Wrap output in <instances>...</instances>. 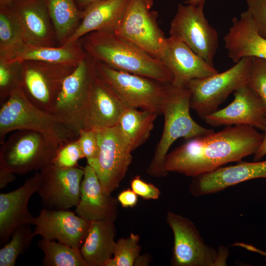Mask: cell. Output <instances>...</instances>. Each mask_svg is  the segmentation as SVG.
I'll use <instances>...</instances> for the list:
<instances>
[{
	"instance_id": "cell-39",
	"label": "cell",
	"mask_w": 266,
	"mask_h": 266,
	"mask_svg": "<svg viewBox=\"0 0 266 266\" xmlns=\"http://www.w3.org/2000/svg\"><path fill=\"white\" fill-rule=\"evenodd\" d=\"M117 199L123 207L132 208L137 204L138 196L131 188H128L121 192Z\"/></svg>"
},
{
	"instance_id": "cell-37",
	"label": "cell",
	"mask_w": 266,
	"mask_h": 266,
	"mask_svg": "<svg viewBox=\"0 0 266 266\" xmlns=\"http://www.w3.org/2000/svg\"><path fill=\"white\" fill-rule=\"evenodd\" d=\"M259 33L266 38V0H245Z\"/></svg>"
},
{
	"instance_id": "cell-9",
	"label": "cell",
	"mask_w": 266,
	"mask_h": 266,
	"mask_svg": "<svg viewBox=\"0 0 266 266\" xmlns=\"http://www.w3.org/2000/svg\"><path fill=\"white\" fill-rule=\"evenodd\" d=\"M96 63L95 59L87 54L64 79L50 111L78 133L83 129Z\"/></svg>"
},
{
	"instance_id": "cell-44",
	"label": "cell",
	"mask_w": 266,
	"mask_h": 266,
	"mask_svg": "<svg viewBox=\"0 0 266 266\" xmlns=\"http://www.w3.org/2000/svg\"><path fill=\"white\" fill-rule=\"evenodd\" d=\"M205 1V0H186L184 1V3L194 5L204 6Z\"/></svg>"
},
{
	"instance_id": "cell-41",
	"label": "cell",
	"mask_w": 266,
	"mask_h": 266,
	"mask_svg": "<svg viewBox=\"0 0 266 266\" xmlns=\"http://www.w3.org/2000/svg\"><path fill=\"white\" fill-rule=\"evenodd\" d=\"M264 137L261 144L254 154V160L258 161L266 155V125L264 130Z\"/></svg>"
},
{
	"instance_id": "cell-43",
	"label": "cell",
	"mask_w": 266,
	"mask_h": 266,
	"mask_svg": "<svg viewBox=\"0 0 266 266\" xmlns=\"http://www.w3.org/2000/svg\"><path fill=\"white\" fill-rule=\"evenodd\" d=\"M78 7L84 10L90 5L102 0H75Z\"/></svg>"
},
{
	"instance_id": "cell-11",
	"label": "cell",
	"mask_w": 266,
	"mask_h": 266,
	"mask_svg": "<svg viewBox=\"0 0 266 266\" xmlns=\"http://www.w3.org/2000/svg\"><path fill=\"white\" fill-rule=\"evenodd\" d=\"M153 0H130L115 33L160 60L167 38L159 27Z\"/></svg>"
},
{
	"instance_id": "cell-1",
	"label": "cell",
	"mask_w": 266,
	"mask_h": 266,
	"mask_svg": "<svg viewBox=\"0 0 266 266\" xmlns=\"http://www.w3.org/2000/svg\"><path fill=\"white\" fill-rule=\"evenodd\" d=\"M263 137L264 133L251 126H226L218 132L188 140L168 153L164 167L167 172L189 177L208 173L254 154Z\"/></svg>"
},
{
	"instance_id": "cell-26",
	"label": "cell",
	"mask_w": 266,
	"mask_h": 266,
	"mask_svg": "<svg viewBox=\"0 0 266 266\" xmlns=\"http://www.w3.org/2000/svg\"><path fill=\"white\" fill-rule=\"evenodd\" d=\"M87 55L79 40L57 46L26 45L9 61H39L76 66Z\"/></svg>"
},
{
	"instance_id": "cell-30",
	"label": "cell",
	"mask_w": 266,
	"mask_h": 266,
	"mask_svg": "<svg viewBox=\"0 0 266 266\" xmlns=\"http://www.w3.org/2000/svg\"><path fill=\"white\" fill-rule=\"evenodd\" d=\"M44 256L41 264L45 266H88L80 249L55 240L42 238L37 243Z\"/></svg>"
},
{
	"instance_id": "cell-32",
	"label": "cell",
	"mask_w": 266,
	"mask_h": 266,
	"mask_svg": "<svg viewBox=\"0 0 266 266\" xmlns=\"http://www.w3.org/2000/svg\"><path fill=\"white\" fill-rule=\"evenodd\" d=\"M139 240L140 236L134 233L118 239L107 266H133L141 249Z\"/></svg>"
},
{
	"instance_id": "cell-18",
	"label": "cell",
	"mask_w": 266,
	"mask_h": 266,
	"mask_svg": "<svg viewBox=\"0 0 266 266\" xmlns=\"http://www.w3.org/2000/svg\"><path fill=\"white\" fill-rule=\"evenodd\" d=\"M27 45L58 46L45 0H17L9 4Z\"/></svg>"
},
{
	"instance_id": "cell-3",
	"label": "cell",
	"mask_w": 266,
	"mask_h": 266,
	"mask_svg": "<svg viewBox=\"0 0 266 266\" xmlns=\"http://www.w3.org/2000/svg\"><path fill=\"white\" fill-rule=\"evenodd\" d=\"M190 101L191 93L187 86L169 83L162 110L164 116L163 131L147 168L149 175L157 178L167 175L164 161L171 145L177 139L189 140L214 131L201 126L192 118Z\"/></svg>"
},
{
	"instance_id": "cell-33",
	"label": "cell",
	"mask_w": 266,
	"mask_h": 266,
	"mask_svg": "<svg viewBox=\"0 0 266 266\" xmlns=\"http://www.w3.org/2000/svg\"><path fill=\"white\" fill-rule=\"evenodd\" d=\"M22 87L21 63L0 61V102H5L13 92Z\"/></svg>"
},
{
	"instance_id": "cell-7",
	"label": "cell",
	"mask_w": 266,
	"mask_h": 266,
	"mask_svg": "<svg viewBox=\"0 0 266 266\" xmlns=\"http://www.w3.org/2000/svg\"><path fill=\"white\" fill-rule=\"evenodd\" d=\"M58 147L38 132L16 130L1 144L0 166L21 175L40 171L53 164Z\"/></svg>"
},
{
	"instance_id": "cell-15",
	"label": "cell",
	"mask_w": 266,
	"mask_h": 266,
	"mask_svg": "<svg viewBox=\"0 0 266 266\" xmlns=\"http://www.w3.org/2000/svg\"><path fill=\"white\" fill-rule=\"evenodd\" d=\"M233 100L227 106L206 116V124L214 127L247 125L264 131L266 105L259 96L246 84L233 93Z\"/></svg>"
},
{
	"instance_id": "cell-29",
	"label": "cell",
	"mask_w": 266,
	"mask_h": 266,
	"mask_svg": "<svg viewBox=\"0 0 266 266\" xmlns=\"http://www.w3.org/2000/svg\"><path fill=\"white\" fill-rule=\"evenodd\" d=\"M27 45L9 4H0V61H9Z\"/></svg>"
},
{
	"instance_id": "cell-28",
	"label": "cell",
	"mask_w": 266,
	"mask_h": 266,
	"mask_svg": "<svg viewBox=\"0 0 266 266\" xmlns=\"http://www.w3.org/2000/svg\"><path fill=\"white\" fill-rule=\"evenodd\" d=\"M158 114L144 110L127 108L117 124L134 150L149 138Z\"/></svg>"
},
{
	"instance_id": "cell-42",
	"label": "cell",
	"mask_w": 266,
	"mask_h": 266,
	"mask_svg": "<svg viewBox=\"0 0 266 266\" xmlns=\"http://www.w3.org/2000/svg\"><path fill=\"white\" fill-rule=\"evenodd\" d=\"M151 261L150 256L148 254L139 255L136 259L134 266H148Z\"/></svg>"
},
{
	"instance_id": "cell-25",
	"label": "cell",
	"mask_w": 266,
	"mask_h": 266,
	"mask_svg": "<svg viewBox=\"0 0 266 266\" xmlns=\"http://www.w3.org/2000/svg\"><path fill=\"white\" fill-rule=\"evenodd\" d=\"M116 233L114 222H91L87 234L80 248L88 266H107L113 257Z\"/></svg>"
},
{
	"instance_id": "cell-5",
	"label": "cell",
	"mask_w": 266,
	"mask_h": 266,
	"mask_svg": "<svg viewBox=\"0 0 266 266\" xmlns=\"http://www.w3.org/2000/svg\"><path fill=\"white\" fill-rule=\"evenodd\" d=\"M166 220L172 231V266H224L227 265L230 252L220 246L207 244L194 223L189 218L168 211Z\"/></svg>"
},
{
	"instance_id": "cell-45",
	"label": "cell",
	"mask_w": 266,
	"mask_h": 266,
	"mask_svg": "<svg viewBox=\"0 0 266 266\" xmlns=\"http://www.w3.org/2000/svg\"><path fill=\"white\" fill-rule=\"evenodd\" d=\"M17 0H0V4H9Z\"/></svg>"
},
{
	"instance_id": "cell-35",
	"label": "cell",
	"mask_w": 266,
	"mask_h": 266,
	"mask_svg": "<svg viewBox=\"0 0 266 266\" xmlns=\"http://www.w3.org/2000/svg\"><path fill=\"white\" fill-rule=\"evenodd\" d=\"M248 86L266 105V60L251 58Z\"/></svg>"
},
{
	"instance_id": "cell-20",
	"label": "cell",
	"mask_w": 266,
	"mask_h": 266,
	"mask_svg": "<svg viewBox=\"0 0 266 266\" xmlns=\"http://www.w3.org/2000/svg\"><path fill=\"white\" fill-rule=\"evenodd\" d=\"M40 175L35 172L17 189L0 194V243L7 242L14 230L21 225H33L34 217L28 209L30 199L37 193Z\"/></svg>"
},
{
	"instance_id": "cell-34",
	"label": "cell",
	"mask_w": 266,
	"mask_h": 266,
	"mask_svg": "<svg viewBox=\"0 0 266 266\" xmlns=\"http://www.w3.org/2000/svg\"><path fill=\"white\" fill-rule=\"evenodd\" d=\"M84 158L76 139L58 147L52 165L65 168L76 167L78 166V161Z\"/></svg>"
},
{
	"instance_id": "cell-21",
	"label": "cell",
	"mask_w": 266,
	"mask_h": 266,
	"mask_svg": "<svg viewBox=\"0 0 266 266\" xmlns=\"http://www.w3.org/2000/svg\"><path fill=\"white\" fill-rule=\"evenodd\" d=\"M172 76L171 83L186 86L191 80L213 75L218 71L184 42L169 36L160 59Z\"/></svg>"
},
{
	"instance_id": "cell-36",
	"label": "cell",
	"mask_w": 266,
	"mask_h": 266,
	"mask_svg": "<svg viewBox=\"0 0 266 266\" xmlns=\"http://www.w3.org/2000/svg\"><path fill=\"white\" fill-rule=\"evenodd\" d=\"M77 141L87 161L91 165L97 159L99 152V144L96 130H80L77 138Z\"/></svg>"
},
{
	"instance_id": "cell-4",
	"label": "cell",
	"mask_w": 266,
	"mask_h": 266,
	"mask_svg": "<svg viewBox=\"0 0 266 266\" xmlns=\"http://www.w3.org/2000/svg\"><path fill=\"white\" fill-rule=\"evenodd\" d=\"M19 130L38 132L58 147L77 139L79 135L56 115L32 103L22 87L13 92L0 104V144L8 133Z\"/></svg>"
},
{
	"instance_id": "cell-14",
	"label": "cell",
	"mask_w": 266,
	"mask_h": 266,
	"mask_svg": "<svg viewBox=\"0 0 266 266\" xmlns=\"http://www.w3.org/2000/svg\"><path fill=\"white\" fill-rule=\"evenodd\" d=\"M37 193L45 208L68 210L80 200L83 168H61L51 165L39 171Z\"/></svg>"
},
{
	"instance_id": "cell-10",
	"label": "cell",
	"mask_w": 266,
	"mask_h": 266,
	"mask_svg": "<svg viewBox=\"0 0 266 266\" xmlns=\"http://www.w3.org/2000/svg\"><path fill=\"white\" fill-rule=\"evenodd\" d=\"M96 130L99 152L90 166L95 170L103 190L111 194L126 176L132 162L133 149L118 125Z\"/></svg>"
},
{
	"instance_id": "cell-22",
	"label": "cell",
	"mask_w": 266,
	"mask_h": 266,
	"mask_svg": "<svg viewBox=\"0 0 266 266\" xmlns=\"http://www.w3.org/2000/svg\"><path fill=\"white\" fill-rule=\"evenodd\" d=\"M83 169L80 200L75 206V213L90 222H115L118 213L117 199L103 190L93 167L87 164Z\"/></svg>"
},
{
	"instance_id": "cell-12",
	"label": "cell",
	"mask_w": 266,
	"mask_h": 266,
	"mask_svg": "<svg viewBox=\"0 0 266 266\" xmlns=\"http://www.w3.org/2000/svg\"><path fill=\"white\" fill-rule=\"evenodd\" d=\"M203 7L179 3L170 24L169 36L184 42L213 66L218 46V35L205 17Z\"/></svg>"
},
{
	"instance_id": "cell-46",
	"label": "cell",
	"mask_w": 266,
	"mask_h": 266,
	"mask_svg": "<svg viewBox=\"0 0 266 266\" xmlns=\"http://www.w3.org/2000/svg\"><path fill=\"white\" fill-rule=\"evenodd\" d=\"M265 261H266V256H265Z\"/></svg>"
},
{
	"instance_id": "cell-2",
	"label": "cell",
	"mask_w": 266,
	"mask_h": 266,
	"mask_svg": "<svg viewBox=\"0 0 266 266\" xmlns=\"http://www.w3.org/2000/svg\"><path fill=\"white\" fill-rule=\"evenodd\" d=\"M79 40L87 54L114 69L170 83L172 76L164 64L114 32L97 31Z\"/></svg>"
},
{
	"instance_id": "cell-40",
	"label": "cell",
	"mask_w": 266,
	"mask_h": 266,
	"mask_svg": "<svg viewBox=\"0 0 266 266\" xmlns=\"http://www.w3.org/2000/svg\"><path fill=\"white\" fill-rule=\"evenodd\" d=\"M15 178V173L10 170L0 166V189L5 188Z\"/></svg>"
},
{
	"instance_id": "cell-16",
	"label": "cell",
	"mask_w": 266,
	"mask_h": 266,
	"mask_svg": "<svg viewBox=\"0 0 266 266\" xmlns=\"http://www.w3.org/2000/svg\"><path fill=\"white\" fill-rule=\"evenodd\" d=\"M68 210L44 208L34 217V236L39 235L80 249L88 232L91 222Z\"/></svg>"
},
{
	"instance_id": "cell-13",
	"label": "cell",
	"mask_w": 266,
	"mask_h": 266,
	"mask_svg": "<svg viewBox=\"0 0 266 266\" xmlns=\"http://www.w3.org/2000/svg\"><path fill=\"white\" fill-rule=\"evenodd\" d=\"M21 63L22 87L26 97L50 113L64 79L76 66L33 60Z\"/></svg>"
},
{
	"instance_id": "cell-24",
	"label": "cell",
	"mask_w": 266,
	"mask_h": 266,
	"mask_svg": "<svg viewBox=\"0 0 266 266\" xmlns=\"http://www.w3.org/2000/svg\"><path fill=\"white\" fill-rule=\"evenodd\" d=\"M130 0H102L83 11L82 20L64 44L79 40L93 32H115L125 13Z\"/></svg>"
},
{
	"instance_id": "cell-8",
	"label": "cell",
	"mask_w": 266,
	"mask_h": 266,
	"mask_svg": "<svg viewBox=\"0 0 266 266\" xmlns=\"http://www.w3.org/2000/svg\"><path fill=\"white\" fill-rule=\"evenodd\" d=\"M251 65V58H243L223 72L190 81L186 86L191 93V108L202 119L217 110L231 94L247 84Z\"/></svg>"
},
{
	"instance_id": "cell-6",
	"label": "cell",
	"mask_w": 266,
	"mask_h": 266,
	"mask_svg": "<svg viewBox=\"0 0 266 266\" xmlns=\"http://www.w3.org/2000/svg\"><path fill=\"white\" fill-rule=\"evenodd\" d=\"M97 74L115 92L127 108L162 114L168 84L119 70L97 61Z\"/></svg>"
},
{
	"instance_id": "cell-31",
	"label": "cell",
	"mask_w": 266,
	"mask_h": 266,
	"mask_svg": "<svg viewBox=\"0 0 266 266\" xmlns=\"http://www.w3.org/2000/svg\"><path fill=\"white\" fill-rule=\"evenodd\" d=\"M30 224L19 226L11 239L0 249V266H14L18 256L26 252L34 237Z\"/></svg>"
},
{
	"instance_id": "cell-23",
	"label": "cell",
	"mask_w": 266,
	"mask_h": 266,
	"mask_svg": "<svg viewBox=\"0 0 266 266\" xmlns=\"http://www.w3.org/2000/svg\"><path fill=\"white\" fill-rule=\"evenodd\" d=\"M224 40L228 56L235 63L246 57L266 60V38L259 33L247 10L233 19Z\"/></svg>"
},
{
	"instance_id": "cell-19",
	"label": "cell",
	"mask_w": 266,
	"mask_h": 266,
	"mask_svg": "<svg viewBox=\"0 0 266 266\" xmlns=\"http://www.w3.org/2000/svg\"><path fill=\"white\" fill-rule=\"evenodd\" d=\"M257 178L266 179V161H240L235 165L222 166L208 173L193 177L189 190L192 196L200 197Z\"/></svg>"
},
{
	"instance_id": "cell-17",
	"label": "cell",
	"mask_w": 266,
	"mask_h": 266,
	"mask_svg": "<svg viewBox=\"0 0 266 266\" xmlns=\"http://www.w3.org/2000/svg\"><path fill=\"white\" fill-rule=\"evenodd\" d=\"M127 108L115 92L97 74L96 69L91 83L83 129L115 126Z\"/></svg>"
},
{
	"instance_id": "cell-27",
	"label": "cell",
	"mask_w": 266,
	"mask_h": 266,
	"mask_svg": "<svg viewBox=\"0 0 266 266\" xmlns=\"http://www.w3.org/2000/svg\"><path fill=\"white\" fill-rule=\"evenodd\" d=\"M58 46L64 44L79 25L84 11L75 0H45Z\"/></svg>"
},
{
	"instance_id": "cell-38",
	"label": "cell",
	"mask_w": 266,
	"mask_h": 266,
	"mask_svg": "<svg viewBox=\"0 0 266 266\" xmlns=\"http://www.w3.org/2000/svg\"><path fill=\"white\" fill-rule=\"evenodd\" d=\"M130 186L138 197L145 200H157L161 195V191L157 187L145 182L139 175L132 179Z\"/></svg>"
}]
</instances>
